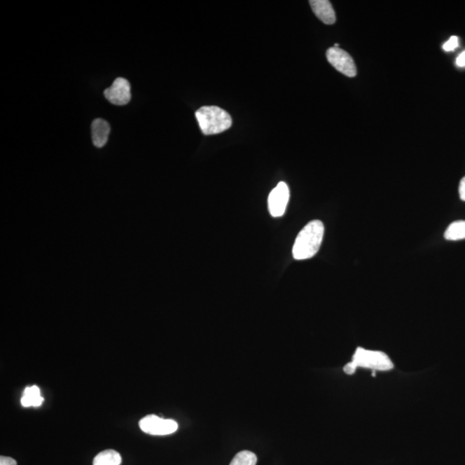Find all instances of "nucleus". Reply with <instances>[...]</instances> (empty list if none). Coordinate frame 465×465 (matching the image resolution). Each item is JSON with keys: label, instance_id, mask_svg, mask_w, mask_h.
Returning a JSON list of instances; mask_svg holds the SVG:
<instances>
[{"label": "nucleus", "instance_id": "nucleus-1", "mask_svg": "<svg viewBox=\"0 0 465 465\" xmlns=\"http://www.w3.org/2000/svg\"><path fill=\"white\" fill-rule=\"evenodd\" d=\"M324 235V225L319 220L312 221L300 231L292 254L296 261L309 260L320 249Z\"/></svg>", "mask_w": 465, "mask_h": 465}, {"label": "nucleus", "instance_id": "nucleus-11", "mask_svg": "<svg viewBox=\"0 0 465 465\" xmlns=\"http://www.w3.org/2000/svg\"><path fill=\"white\" fill-rule=\"evenodd\" d=\"M122 457L115 450H106L99 453L93 459L92 465H120Z\"/></svg>", "mask_w": 465, "mask_h": 465}, {"label": "nucleus", "instance_id": "nucleus-6", "mask_svg": "<svg viewBox=\"0 0 465 465\" xmlns=\"http://www.w3.org/2000/svg\"><path fill=\"white\" fill-rule=\"evenodd\" d=\"M289 200H290V190L287 183H279L269 195L268 207L272 216H282L286 212Z\"/></svg>", "mask_w": 465, "mask_h": 465}, {"label": "nucleus", "instance_id": "nucleus-10", "mask_svg": "<svg viewBox=\"0 0 465 465\" xmlns=\"http://www.w3.org/2000/svg\"><path fill=\"white\" fill-rule=\"evenodd\" d=\"M43 397L41 396L40 389L36 385L25 389L21 403L24 407H39L43 403Z\"/></svg>", "mask_w": 465, "mask_h": 465}, {"label": "nucleus", "instance_id": "nucleus-8", "mask_svg": "<svg viewBox=\"0 0 465 465\" xmlns=\"http://www.w3.org/2000/svg\"><path fill=\"white\" fill-rule=\"evenodd\" d=\"M313 13L326 25H333L336 21L335 10L328 0H311L310 1Z\"/></svg>", "mask_w": 465, "mask_h": 465}, {"label": "nucleus", "instance_id": "nucleus-7", "mask_svg": "<svg viewBox=\"0 0 465 465\" xmlns=\"http://www.w3.org/2000/svg\"><path fill=\"white\" fill-rule=\"evenodd\" d=\"M107 100L116 106H125L131 99L130 85L123 78H118L113 84L104 91Z\"/></svg>", "mask_w": 465, "mask_h": 465}, {"label": "nucleus", "instance_id": "nucleus-12", "mask_svg": "<svg viewBox=\"0 0 465 465\" xmlns=\"http://www.w3.org/2000/svg\"><path fill=\"white\" fill-rule=\"evenodd\" d=\"M444 237L448 241H459L465 239V221H457L450 224L445 232Z\"/></svg>", "mask_w": 465, "mask_h": 465}, {"label": "nucleus", "instance_id": "nucleus-17", "mask_svg": "<svg viewBox=\"0 0 465 465\" xmlns=\"http://www.w3.org/2000/svg\"><path fill=\"white\" fill-rule=\"evenodd\" d=\"M456 64L457 67H465V51L457 56Z\"/></svg>", "mask_w": 465, "mask_h": 465}, {"label": "nucleus", "instance_id": "nucleus-16", "mask_svg": "<svg viewBox=\"0 0 465 465\" xmlns=\"http://www.w3.org/2000/svg\"><path fill=\"white\" fill-rule=\"evenodd\" d=\"M459 195L461 200L465 201V177L461 179L460 181Z\"/></svg>", "mask_w": 465, "mask_h": 465}, {"label": "nucleus", "instance_id": "nucleus-2", "mask_svg": "<svg viewBox=\"0 0 465 465\" xmlns=\"http://www.w3.org/2000/svg\"><path fill=\"white\" fill-rule=\"evenodd\" d=\"M358 368L370 369L373 371H387L394 368V363L384 352L358 347L356 349L352 361L344 367V371L348 375H352Z\"/></svg>", "mask_w": 465, "mask_h": 465}, {"label": "nucleus", "instance_id": "nucleus-15", "mask_svg": "<svg viewBox=\"0 0 465 465\" xmlns=\"http://www.w3.org/2000/svg\"><path fill=\"white\" fill-rule=\"evenodd\" d=\"M17 461L13 457L1 456L0 457V465H17Z\"/></svg>", "mask_w": 465, "mask_h": 465}, {"label": "nucleus", "instance_id": "nucleus-5", "mask_svg": "<svg viewBox=\"0 0 465 465\" xmlns=\"http://www.w3.org/2000/svg\"><path fill=\"white\" fill-rule=\"evenodd\" d=\"M328 61L339 72L347 77H354L357 74L355 62L347 52L340 48H330L327 51Z\"/></svg>", "mask_w": 465, "mask_h": 465}, {"label": "nucleus", "instance_id": "nucleus-9", "mask_svg": "<svg viewBox=\"0 0 465 465\" xmlns=\"http://www.w3.org/2000/svg\"><path fill=\"white\" fill-rule=\"evenodd\" d=\"M111 126L106 120L97 118L92 123V137L93 144L97 148H103L106 144Z\"/></svg>", "mask_w": 465, "mask_h": 465}, {"label": "nucleus", "instance_id": "nucleus-13", "mask_svg": "<svg viewBox=\"0 0 465 465\" xmlns=\"http://www.w3.org/2000/svg\"><path fill=\"white\" fill-rule=\"evenodd\" d=\"M257 456L249 451L240 452L232 459L230 465H256Z\"/></svg>", "mask_w": 465, "mask_h": 465}, {"label": "nucleus", "instance_id": "nucleus-14", "mask_svg": "<svg viewBox=\"0 0 465 465\" xmlns=\"http://www.w3.org/2000/svg\"><path fill=\"white\" fill-rule=\"evenodd\" d=\"M459 47V39L457 36H452L447 42L443 45V50L446 52L455 50Z\"/></svg>", "mask_w": 465, "mask_h": 465}, {"label": "nucleus", "instance_id": "nucleus-4", "mask_svg": "<svg viewBox=\"0 0 465 465\" xmlns=\"http://www.w3.org/2000/svg\"><path fill=\"white\" fill-rule=\"evenodd\" d=\"M141 431L150 435L172 434L178 430V423L171 419H163L155 415H149L139 422Z\"/></svg>", "mask_w": 465, "mask_h": 465}, {"label": "nucleus", "instance_id": "nucleus-3", "mask_svg": "<svg viewBox=\"0 0 465 465\" xmlns=\"http://www.w3.org/2000/svg\"><path fill=\"white\" fill-rule=\"evenodd\" d=\"M196 118L206 136L223 133L233 125L230 115L218 106H202L196 111Z\"/></svg>", "mask_w": 465, "mask_h": 465}]
</instances>
